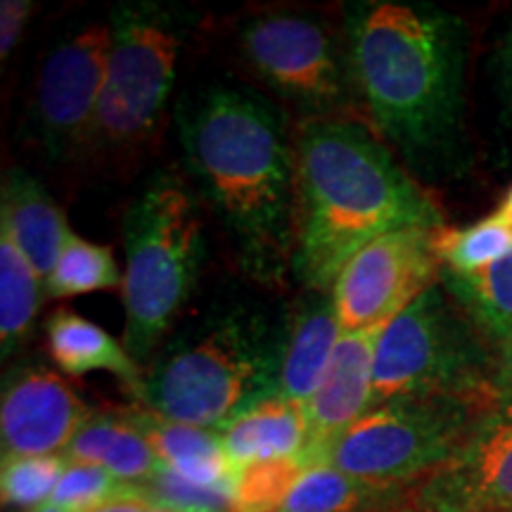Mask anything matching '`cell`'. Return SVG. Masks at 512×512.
I'll list each match as a JSON object with an SVG mask.
<instances>
[{
	"mask_svg": "<svg viewBox=\"0 0 512 512\" xmlns=\"http://www.w3.org/2000/svg\"><path fill=\"white\" fill-rule=\"evenodd\" d=\"M356 95L413 169H446L460 150L467 27L415 0H358L344 10Z\"/></svg>",
	"mask_w": 512,
	"mask_h": 512,
	"instance_id": "cell-1",
	"label": "cell"
},
{
	"mask_svg": "<svg viewBox=\"0 0 512 512\" xmlns=\"http://www.w3.org/2000/svg\"><path fill=\"white\" fill-rule=\"evenodd\" d=\"M292 268L311 292L330 294L339 271L370 242L403 228H444L437 204L368 128L306 124L294 147Z\"/></svg>",
	"mask_w": 512,
	"mask_h": 512,
	"instance_id": "cell-2",
	"label": "cell"
},
{
	"mask_svg": "<svg viewBox=\"0 0 512 512\" xmlns=\"http://www.w3.org/2000/svg\"><path fill=\"white\" fill-rule=\"evenodd\" d=\"M192 176L256 275L294 249V152L283 119L259 95L211 86L178 112Z\"/></svg>",
	"mask_w": 512,
	"mask_h": 512,
	"instance_id": "cell-3",
	"label": "cell"
},
{
	"mask_svg": "<svg viewBox=\"0 0 512 512\" xmlns=\"http://www.w3.org/2000/svg\"><path fill=\"white\" fill-rule=\"evenodd\" d=\"M285 325L245 309L211 316L178 339L150 375L140 401L178 425L219 432L280 389Z\"/></svg>",
	"mask_w": 512,
	"mask_h": 512,
	"instance_id": "cell-4",
	"label": "cell"
},
{
	"mask_svg": "<svg viewBox=\"0 0 512 512\" xmlns=\"http://www.w3.org/2000/svg\"><path fill=\"white\" fill-rule=\"evenodd\" d=\"M124 347L133 361L155 354L204 261V221L192 190L174 176H157L128 207L124 221Z\"/></svg>",
	"mask_w": 512,
	"mask_h": 512,
	"instance_id": "cell-5",
	"label": "cell"
},
{
	"mask_svg": "<svg viewBox=\"0 0 512 512\" xmlns=\"http://www.w3.org/2000/svg\"><path fill=\"white\" fill-rule=\"evenodd\" d=\"M496 349L437 280L384 325L373 408L415 396H498Z\"/></svg>",
	"mask_w": 512,
	"mask_h": 512,
	"instance_id": "cell-6",
	"label": "cell"
},
{
	"mask_svg": "<svg viewBox=\"0 0 512 512\" xmlns=\"http://www.w3.org/2000/svg\"><path fill=\"white\" fill-rule=\"evenodd\" d=\"M496 396H415L375 406L328 448L320 465L377 486L415 489L463 444Z\"/></svg>",
	"mask_w": 512,
	"mask_h": 512,
	"instance_id": "cell-7",
	"label": "cell"
},
{
	"mask_svg": "<svg viewBox=\"0 0 512 512\" xmlns=\"http://www.w3.org/2000/svg\"><path fill=\"white\" fill-rule=\"evenodd\" d=\"M112 48L88 143L126 150L150 136L176 79L183 27L159 3L114 8Z\"/></svg>",
	"mask_w": 512,
	"mask_h": 512,
	"instance_id": "cell-8",
	"label": "cell"
},
{
	"mask_svg": "<svg viewBox=\"0 0 512 512\" xmlns=\"http://www.w3.org/2000/svg\"><path fill=\"white\" fill-rule=\"evenodd\" d=\"M242 53L273 91L311 112H335L356 93L347 50L309 15L268 12L249 19Z\"/></svg>",
	"mask_w": 512,
	"mask_h": 512,
	"instance_id": "cell-9",
	"label": "cell"
},
{
	"mask_svg": "<svg viewBox=\"0 0 512 512\" xmlns=\"http://www.w3.org/2000/svg\"><path fill=\"white\" fill-rule=\"evenodd\" d=\"M437 230H394L351 256L330 292L342 332L387 325L437 283Z\"/></svg>",
	"mask_w": 512,
	"mask_h": 512,
	"instance_id": "cell-10",
	"label": "cell"
},
{
	"mask_svg": "<svg viewBox=\"0 0 512 512\" xmlns=\"http://www.w3.org/2000/svg\"><path fill=\"white\" fill-rule=\"evenodd\" d=\"M422 512L512 510V396L498 394L451 458L413 491Z\"/></svg>",
	"mask_w": 512,
	"mask_h": 512,
	"instance_id": "cell-11",
	"label": "cell"
},
{
	"mask_svg": "<svg viewBox=\"0 0 512 512\" xmlns=\"http://www.w3.org/2000/svg\"><path fill=\"white\" fill-rule=\"evenodd\" d=\"M112 48L110 24H88L50 50L36 81L34 119L50 152L91 138Z\"/></svg>",
	"mask_w": 512,
	"mask_h": 512,
	"instance_id": "cell-12",
	"label": "cell"
},
{
	"mask_svg": "<svg viewBox=\"0 0 512 512\" xmlns=\"http://www.w3.org/2000/svg\"><path fill=\"white\" fill-rule=\"evenodd\" d=\"M91 415L81 396L53 370L19 368L3 384V456H62Z\"/></svg>",
	"mask_w": 512,
	"mask_h": 512,
	"instance_id": "cell-13",
	"label": "cell"
},
{
	"mask_svg": "<svg viewBox=\"0 0 512 512\" xmlns=\"http://www.w3.org/2000/svg\"><path fill=\"white\" fill-rule=\"evenodd\" d=\"M384 325L344 332L316 394L304 403L306 444L302 460L306 467L320 465L328 448L373 411L375 351Z\"/></svg>",
	"mask_w": 512,
	"mask_h": 512,
	"instance_id": "cell-14",
	"label": "cell"
},
{
	"mask_svg": "<svg viewBox=\"0 0 512 512\" xmlns=\"http://www.w3.org/2000/svg\"><path fill=\"white\" fill-rule=\"evenodd\" d=\"M342 335L330 294L311 292L285 323L278 394L304 406L316 394Z\"/></svg>",
	"mask_w": 512,
	"mask_h": 512,
	"instance_id": "cell-15",
	"label": "cell"
},
{
	"mask_svg": "<svg viewBox=\"0 0 512 512\" xmlns=\"http://www.w3.org/2000/svg\"><path fill=\"white\" fill-rule=\"evenodd\" d=\"M0 226H5L34 264L43 283L60 259L69 238L67 219L48 190L24 171H10L3 181Z\"/></svg>",
	"mask_w": 512,
	"mask_h": 512,
	"instance_id": "cell-16",
	"label": "cell"
},
{
	"mask_svg": "<svg viewBox=\"0 0 512 512\" xmlns=\"http://www.w3.org/2000/svg\"><path fill=\"white\" fill-rule=\"evenodd\" d=\"M48 351L67 375L110 373L133 396H143L145 377L138 363L110 332L72 309H57L48 318Z\"/></svg>",
	"mask_w": 512,
	"mask_h": 512,
	"instance_id": "cell-17",
	"label": "cell"
},
{
	"mask_svg": "<svg viewBox=\"0 0 512 512\" xmlns=\"http://www.w3.org/2000/svg\"><path fill=\"white\" fill-rule=\"evenodd\" d=\"M219 437L233 470L259 460L299 456L306 444L304 406L275 394L230 420Z\"/></svg>",
	"mask_w": 512,
	"mask_h": 512,
	"instance_id": "cell-18",
	"label": "cell"
},
{
	"mask_svg": "<svg viewBox=\"0 0 512 512\" xmlns=\"http://www.w3.org/2000/svg\"><path fill=\"white\" fill-rule=\"evenodd\" d=\"M67 463L105 467L124 486L138 489L162 467L147 439L126 413H93L64 448Z\"/></svg>",
	"mask_w": 512,
	"mask_h": 512,
	"instance_id": "cell-19",
	"label": "cell"
},
{
	"mask_svg": "<svg viewBox=\"0 0 512 512\" xmlns=\"http://www.w3.org/2000/svg\"><path fill=\"white\" fill-rule=\"evenodd\" d=\"M126 415L147 439L164 467L197 484H233L235 470L223 451L219 432L178 425V422L159 418L147 408H136Z\"/></svg>",
	"mask_w": 512,
	"mask_h": 512,
	"instance_id": "cell-20",
	"label": "cell"
},
{
	"mask_svg": "<svg viewBox=\"0 0 512 512\" xmlns=\"http://www.w3.org/2000/svg\"><path fill=\"white\" fill-rule=\"evenodd\" d=\"M415 489L377 486L330 465H313L278 512H389L413 501Z\"/></svg>",
	"mask_w": 512,
	"mask_h": 512,
	"instance_id": "cell-21",
	"label": "cell"
},
{
	"mask_svg": "<svg viewBox=\"0 0 512 512\" xmlns=\"http://www.w3.org/2000/svg\"><path fill=\"white\" fill-rule=\"evenodd\" d=\"M439 283L494 349L512 339V252L475 273L441 271Z\"/></svg>",
	"mask_w": 512,
	"mask_h": 512,
	"instance_id": "cell-22",
	"label": "cell"
},
{
	"mask_svg": "<svg viewBox=\"0 0 512 512\" xmlns=\"http://www.w3.org/2000/svg\"><path fill=\"white\" fill-rule=\"evenodd\" d=\"M43 278L34 264L12 238L5 226H0V344L3 358L22 347L31 335L34 320L41 306Z\"/></svg>",
	"mask_w": 512,
	"mask_h": 512,
	"instance_id": "cell-23",
	"label": "cell"
},
{
	"mask_svg": "<svg viewBox=\"0 0 512 512\" xmlns=\"http://www.w3.org/2000/svg\"><path fill=\"white\" fill-rule=\"evenodd\" d=\"M117 285H121V273L112 249L83 240L74 233H69L53 273L43 283L46 294L53 299L112 290Z\"/></svg>",
	"mask_w": 512,
	"mask_h": 512,
	"instance_id": "cell-24",
	"label": "cell"
},
{
	"mask_svg": "<svg viewBox=\"0 0 512 512\" xmlns=\"http://www.w3.org/2000/svg\"><path fill=\"white\" fill-rule=\"evenodd\" d=\"M512 252V226L496 214L467 228H439L437 256L441 271L475 273Z\"/></svg>",
	"mask_w": 512,
	"mask_h": 512,
	"instance_id": "cell-25",
	"label": "cell"
},
{
	"mask_svg": "<svg viewBox=\"0 0 512 512\" xmlns=\"http://www.w3.org/2000/svg\"><path fill=\"white\" fill-rule=\"evenodd\" d=\"M309 470L302 456L245 465L233 475V512H278Z\"/></svg>",
	"mask_w": 512,
	"mask_h": 512,
	"instance_id": "cell-26",
	"label": "cell"
},
{
	"mask_svg": "<svg viewBox=\"0 0 512 512\" xmlns=\"http://www.w3.org/2000/svg\"><path fill=\"white\" fill-rule=\"evenodd\" d=\"M67 460L62 456H3L0 491L10 508L36 510L50 503Z\"/></svg>",
	"mask_w": 512,
	"mask_h": 512,
	"instance_id": "cell-27",
	"label": "cell"
},
{
	"mask_svg": "<svg viewBox=\"0 0 512 512\" xmlns=\"http://www.w3.org/2000/svg\"><path fill=\"white\" fill-rule=\"evenodd\" d=\"M138 491H143L152 505L176 512H233V484H197L164 465L150 482L138 486Z\"/></svg>",
	"mask_w": 512,
	"mask_h": 512,
	"instance_id": "cell-28",
	"label": "cell"
},
{
	"mask_svg": "<svg viewBox=\"0 0 512 512\" xmlns=\"http://www.w3.org/2000/svg\"><path fill=\"white\" fill-rule=\"evenodd\" d=\"M131 486H124L105 467L88 463H67L48 505L64 512H88L112 501Z\"/></svg>",
	"mask_w": 512,
	"mask_h": 512,
	"instance_id": "cell-29",
	"label": "cell"
},
{
	"mask_svg": "<svg viewBox=\"0 0 512 512\" xmlns=\"http://www.w3.org/2000/svg\"><path fill=\"white\" fill-rule=\"evenodd\" d=\"M31 12H34V3L29 0H3L0 3V57L3 60H8L15 50Z\"/></svg>",
	"mask_w": 512,
	"mask_h": 512,
	"instance_id": "cell-30",
	"label": "cell"
},
{
	"mask_svg": "<svg viewBox=\"0 0 512 512\" xmlns=\"http://www.w3.org/2000/svg\"><path fill=\"white\" fill-rule=\"evenodd\" d=\"M494 79L496 91L501 95V105L512 121V17L508 19L501 41L494 53Z\"/></svg>",
	"mask_w": 512,
	"mask_h": 512,
	"instance_id": "cell-31",
	"label": "cell"
},
{
	"mask_svg": "<svg viewBox=\"0 0 512 512\" xmlns=\"http://www.w3.org/2000/svg\"><path fill=\"white\" fill-rule=\"evenodd\" d=\"M152 508V503L147 501L143 491L138 489H126L124 494H119L112 501L98 505V508L88 510V512H147Z\"/></svg>",
	"mask_w": 512,
	"mask_h": 512,
	"instance_id": "cell-32",
	"label": "cell"
},
{
	"mask_svg": "<svg viewBox=\"0 0 512 512\" xmlns=\"http://www.w3.org/2000/svg\"><path fill=\"white\" fill-rule=\"evenodd\" d=\"M494 387L498 394L512 396V339L496 349V377Z\"/></svg>",
	"mask_w": 512,
	"mask_h": 512,
	"instance_id": "cell-33",
	"label": "cell"
},
{
	"mask_svg": "<svg viewBox=\"0 0 512 512\" xmlns=\"http://www.w3.org/2000/svg\"><path fill=\"white\" fill-rule=\"evenodd\" d=\"M496 216H498V219H501L503 223H508V226H512V185L508 188V192H505V195H503L501 204H498Z\"/></svg>",
	"mask_w": 512,
	"mask_h": 512,
	"instance_id": "cell-34",
	"label": "cell"
},
{
	"mask_svg": "<svg viewBox=\"0 0 512 512\" xmlns=\"http://www.w3.org/2000/svg\"><path fill=\"white\" fill-rule=\"evenodd\" d=\"M24 512H64L60 508H53V505H43V508H36V510H24Z\"/></svg>",
	"mask_w": 512,
	"mask_h": 512,
	"instance_id": "cell-35",
	"label": "cell"
},
{
	"mask_svg": "<svg viewBox=\"0 0 512 512\" xmlns=\"http://www.w3.org/2000/svg\"><path fill=\"white\" fill-rule=\"evenodd\" d=\"M389 512H422V510H418V508H415V505L411 503V505H403V508H396V510H389Z\"/></svg>",
	"mask_w": 512,
	"mask_h": 512,
	"instance_id": "cell-36",
	"label": "cell"
},
{
	"mask_svg": "<svg viewBox=\"0 0 512 512\" xmlns=\"http://www.w3.org/2000/svg\"><path fill=\"white\" fill-rule=\"evenodd\" d=\"M147 512H176V510H169V508H159V505H152V508L147 510Z\"/></svg>",
	"mask_w": 512,
	"mask_h": 512,
	"instance_id": "cell-37",
	"label": "cell"
},
{
	"mask_svg": "<svg viewBox=\"0 0 512 512\" xmlns=\"http://www.w3.org/2000/svg\"><path fill=\"white\" fill-rule=\"evenodd\" d=\"M503 512H512V510H503Z\"/></svg>",
	"mask_w": 512,
	"mask_h": 512,
	"instance_id": "cell-38",
	"label": "cell"
}]
</instances>
